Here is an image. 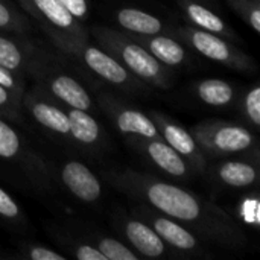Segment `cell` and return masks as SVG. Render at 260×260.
<instances>
[{"instance_id": "2", "label": "cell", "mask_w": 260, "mask_h": 260, "mask_svg": "<svg viewBox=\"0 0 260 260\" xmlns=\"http://www.w3.org/2000/svg\"><path fill=\"white\" fill-rule=\"evenodd\" d=\"M90 35L104 50L113 55L131 75L148 87L168 90L174 85L171 69L157 61L131 34L107 26H94L90 29Z\"/></svg>"}, {"instance_id": "10", "label": "cell", "mask_w": 260, "mask_h": 260, "mask_svg": "<svg viewBox=\"0 0 260 260\" xmlns=\"http://www.w3.org/2000/svg\"><path fill=\"white\" fill-rule=\"evenodd\" d=\"M20 104L21 110H26V113L41 128H44L52 136H58L61 140L72 143L70 125L66 108H62L59 102L52 99L40 87H34L30 90L24 88Z\"/></svg>"}, {"instance_id": "25", "label": "cell", "mask_w": 260, "mask_h": 260, "mask_svg": "<svg viewBox=\"0 0 260 260\" xmlns=\"http://www.w3.org/2000/svg\"><path fill=\"white\" fill-rule=\"evenodd\" d=\"M242 113L250 128L257 131L260 128V87L257 84L245 93L242 99Z\"/></svg>"}, {"instance_id": "6", "label": "cell", "mask_w": 260, "mask_h": 260, "mask_svg": "<svg viewBox=\"0 0 260 260\" xmlns=\"http://www.w3.org/2000/svg\"><path fill=\"white\" fill-rule=\"evenodd\" d=\"M174 35L190 49H193L197 53L210 61L224 64L241 72H251L254 69V61L251 59V56L241 50L233 41L221 35L206 32L193 26L174 29Z\"/></svg>"}, {"instance_id": "32", "label": "cell", "mask_w": 260, "mask_h": 260, "mask_svg": "<svg viewBox=\"0 0 260 260\" xmlns=\"http://www.w3.org/2000/svg\"><path fill=\"white\" fill-rule=\"evenodd\" d=\"M239 218L250 225H259V200L256 197L247 198L239 206Z\"/></svg>"}, {"instance_id": "1", "label": "cell", "mask_w": 260, "mask_h": 260, "mask_svg": "<svg viewBox=\"0 0 260 260\" xmlns=\"http://www.w3.org/2000/svg\"><path fill=\"white\" fill-rule=\"evenodd\" d=\"M107 180L119 192L175 219L203 241L227 247H238L245 241L233 216L189 189L133 169L110 172Z\"/></svg>"}, {"instance_id": "7", "label": "cell", "mask_w": 260, "mask_h": 260, "mask_svg": "<svg viewBox=\"0 0 260 260\" xmlns=\"http://www.w3.org/2000/svg\"><path fill=\"white\" fill-rule=\"evenodd\" d=\"M67 56L79 61L90 73L113 87L126 91H143L148 88L146 84L131 75L113 55L104 50L99 44H91L90 40L75 47Z\"/></svg>"}, {"instance_id": "26", "label": "cell", "mask_w": 260, "mask_h": 260, "mask_svg": "<svg viewBox=\"0 0 260 260\" xmlns=\"http://www.w3.org/2000/svg\"><path fill=\"white\" fill-rule=\"evenodd\" d=\"M229 5L241 15V18L254 30H260V2L259 0H227Z\"/></svg>"}, {"instance_id": "16", "label": "cell", "mask_w": 260, "mask_h": 260, "mask_svg": "<svg viewBox=\"0 0 260 260\" xmlns=\"http://www.w3.org/2000/svg\"><path fill=\"white\" fill-rule=\"evenodd\" d=\"M178 3L184 18L193 27L221 35L230 41L238 40V34L232 29V26L201 0H178Z\"/></svg>"}, {"instance_id": "3", "label": "cell", "mask_w": 260, "mask_h": 260, "mask_svg": "<svg viewBox=\"0 0 260 260\" xmlns=\"http://www.w3.org/2000/svg\"><path fill=\"white\" fill-rule=\"evenodd\" d=\"M27 76L37 82V87L61 105L85 111L94 110V101L81 81L38 49L30 59Z\"/></svg>"}, {"instance_id": "30", "label": "cell", "mask_w": 260, "mask_h": 260, "mask_svg": "<svg viewBox=\"0 0 260 260\" xmlns=\"http://www.w3.org/2000/svg\"><path fill=\"white\" fill-rule=\"evenodd\" d=\"M66 250L70 251V256L78 260H105L102 253L91 244L76 242V241H66Z\"/></svg>"}, {"instance_id": "13", "label": "cell", "mask_w": 260, "mask_h": 260, "mask_svg": "<svg viewBox=\"0 0 260 260\" xmlns=\"http://www.w3.org/2000/svg\"><path fill=\"white\" fill-rule=\"evenodd\" d=\"M129 143L139 149L158 171L172 178L186 180L193 171L187 160L171 148L163 139H134L129 140Z\"/></svg>"}, {"instance_id": "21", "label": "cell", "mask_w": 260, "mask_h": 260, "mask_svg": "<svg viewBox=\"0 0 260 260\" xmlns=\"http://www.w3.org/2000/svg\"><path fill=\"white\" fill-rule=\"evenodd\" d=\"M215 177L229 187L247 189L257 183V168L245 160H227L216 166Z\"/></svg>"}, {"instance_id": "17", "label": "cell", "mask_w": 260, "mask_h": 260, "mask_svg": "<svg viewBox=\"0 0 260 260\" xmlns=\"http://www.w3.org/2000/svg\"><path fill=\"white\" fill-rule=\"evenodd\" d=\"M133 38L139 44H142L157 61H160L163 66L169 69L181 67L187 61L186 47L172 34H157V35H145V37L133 35Z\"/></svg>"}, {"instance_id": "11", "label": "cell", "mask_w": 260, "mask_h": 260, "mask_svg": "<svg viewBox=\"0 0 260 260\" xmlns=\"http://www.w3.org/2000/svg\"><path fill=\"white\" fill-rule=\"evenodd\" d=\"M134 215L143 219L145 222H148L168 247L184 254H197V256L203 254L204 251L203 239L198 238L192 230H189L183 224L177 222L175 219L142 203L137 209H134Z\"/></svg>"}, {"instance_id": "8", "label": "cell", "mask_w": 260, "mask_h": 260, "mask_svg": "<svg viewBox=\"0 0 260 260\" xmlns=\"http://www.w3.org/2000/svg\"><path fill=\"white\" fill-rule=\"evenodd\" d=\"M0 160L18 165V168L30 177V181L40 189H46L50 184L49 169L43 158L34 151L24 146L21 136L14 126L0 116Z\"/></svg>"}, {"instance_id": "20", "label": "cell", "mask_w": 260, "mask_h": 260, "mask_svg": "<svg viewBox=\"0 0 260 260\" xmlns=\"http://www.w3.org/2000/svg\"><path fill=\"white\" fill-rule=\"evenodd\" d=\"M37 47L17 37H9L0 30V64L26 79L30 59Z\"/></svg>"}, {"instance_id": "15", "label": "cell", "mask_w": 260, "mask_h": 260, "mask_svg": "<svg viewBox=\"0 0 260 260\" xmlns=\"http://www.w3.org/2000/svg\"><path fill=\"white\" fill-rule=\"evenodd\" d=\"M59 180L64 187L82 203H98L102 195V184L96 174L78 160H67L62 163Z\"/></svg>"}, {"instance_id": "19", "label": "cell", "mask_w": 260, "mask_h": 260, "mask_svg": "<svg viewBox=\"0 0 260 260\" xmlns=\"http://www.w3.org/2000/svg\"><path fill=\"white\" fill-rule=\"evenodd\" d=\"M66 111L70 125V140L73 143L88 149L99 148L104 143V131L90 111L69 107H66Z\"/></svg>"}, {"instance_id": "5", "label": "cell", "mask_w": 260, "mask_h": 260, "mask_svg": "<svg viewBox=\"0 0 260 260\" xmlns=\"http://www.w3.org/2000/svg\"><path fill=\"white\" fill-rule=\"evenodd\" d=\"M190 133L206 157L247 154L257 146V139L253 131L235 122L206 120L192 126Z\"/></svg>"}, {"instance_id": "14", "label": "cell", "mask_w": 260, "mask_h": 260, "mask_svg": "<svg viewBox=\"0 0 260 260\" xmlns=\"http://www.w3.org/2000/svg\"><path fill=\"white\" fill-rule=\"evenodd\" d=\"M117 229L139 257L157 259L166 256L168 245L154 232V229L139 216H120L117 221Z\"/></svg>"}, {"instance_id": "4", "label": "cell", "mask_w": 260, "mask_h": 260, "mask_svg": "<svg viewBox=\"0 0 260 260\" xmlns=\"http://www.w3.org/2000/svg\"><path fill=\"white\" fill-rule=\"evenodd\" d=\"M34 18L53 46L69 55L75 47L90 40V32L58 0H15Z\"/></svg>"}, {"instance_id": "23", "label": "cell", "mask_w": 260, "mask_h": 260, "mask_svg": "<svg viewBox=\"0 0 260 260\" xmlns=\"http://www.w3.org/2000/svg\"><path fill=\"white\" fill-rule=\"evenodd\" d=\"M30 27L26 14L15 5L0 0V30L6 34H24Z\"/></svg>"}, {"instance_id": "28", "label": "cell", "mask_w": 260, "mask_h": 260, "mask_svg": "<svg viewBox=\"0 0 260 260\" xmlns=\"http://www.w3.org/2000/svg\"><path fill=\"white\" fill-rule=\"evenodd\" d=\"M0 219L12 222L15 225L24 221L21 207L3 187H0Z\"/></svg>"}, {"instance_id": "24", "label": "cell", "mask_w": 260, "mask_h": 260, "mask_svg": "<svg viewBox=\"0 0 260 260\" xmlns=\"http://www.w3.org/2000/svg\"><path fill=\"white\" fill-rule=\"evenodd\" d=\"M94 247L102 253L105 260H137L139 254L128 245L114 238L99 236L94 239Z\"/></svg>"}, {"instance_id": "12", "label": "cell", "mask_w": 260, "mask_h": 260, "mask_svg": "<svg viewBox=\"0 0 260 260\" xmlns=\"http://www.w3.org/2000/svg\"><path fill=\"white\" fill-rule=\"evenodd\" d=\"M149 116L154 120L161 139L171 148H174L178 154H181L187 160V163L192 166L193 171L204 172L207 168V158H206V154L198 146L190 129H186L178 122L172 120L171 117L161 113L154 111Z\"/></svg>"}, {"instance_id": "9", "label": "cell", "mask_w": 260, "mask_h": 260, "mask_svg": "<svg viewBox=\"0 0 260 260\" xmlns=\"http://www.w3.org/2000/svg\"><path fill=\"white\" fill-rule=\"evenodd\" d=\"M98 102L122 136L133 139H161L154 120L143 111L123 104L110 93H99Z\"/></svg>"}, {"instance_id": "27", "label": "cell", "mask_w": 260, "mask_h": 260, "mask_svg": "<svg viewBox=\"0 0 260 260\" xmlns=\"http://www.w3.org/2000/svg\"><path fill=\"white\" fill-rule=\"evenodd\" d=\"M18 259H26V260H66L67 256L49 248L46 245L41 244H23L20 247V254L17 256Z\"/></svg>"}, {"instance_id": "31", "label": "cell", "mask_w": 260, "mask_h": 260, "mask_svg": "<svg viewBox=\"0 0 260 260\" xmlns=\"http://www.w3.org/2000/svg\"><path fill=\"white\" fill-rule=\"evenodd\" d=\"M0 85L17 99H21V94L26 88V79L0 64Z\"/></svg>"}, {"instance_id": "18", "label": "cell", "mask_w": 260, "mask_h": 260, "mask_svg": "<svg viewBox=\"0 0 260 260\" xmlns=\"http://www.w3.org/2000/svg\"><path fill=\"white\" fill-rule=\"evenodd\" d=\"M113 18L117 26L128 34L145 37V35H157V34H172L174 29H169L166 23L154 14L142 11L139 8H120L114 11Z\"/></svg>"}, {"instance_id": "29", "label": "cell", "mask_w": 260, "mask_h": 260, "mask_svg": "<svg viewBox=\"0 0 260 260\" xmlns=\"http://www.w3.org/2000/svg\"><path fill=\"white\" fill-rule=\"evenodd\" d=\"M21 114V104L20 99L12 96L6 88L0 85V116L6 120L17 122L20 120Z\"/></svg>"}, {"instance_id": "22", "label": "cell", "mask_w": 260, "mask_h": 260, "mask_svg": "<svg viewBox=\"0 0 260 260\" xmlns=\"http://www.w3.org/2000/svg\"><path fill=\"white\" fill-rule=\"evenodd\" d=\"M193 94L206 105L222 108L233 104L236 98V88L224 79L209 78L198 81L193 85Z\"/></svg>"}, {"instance_id": "33", "label": "cell", "mask_w": 260, "mask_h": 260, "mask_svg": "<svg viewBox=\"0 0 260 260\" xmlns=\"http://www.w3.org/2000/svg\"><path fill=\"white\" fill-rule=\"evenodd\" d=\"M78 21H84L88 18L90 14V3L88 0H58Z\"/></svg>"}]
</instances>
